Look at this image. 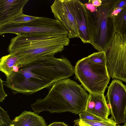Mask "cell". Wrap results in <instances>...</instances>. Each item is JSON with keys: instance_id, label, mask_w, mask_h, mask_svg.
Listing matches in <instances>:
<instances>
[{"instance_id": "obj_4", "label": "cell", "mask_w": 126, "mask_h": 126, "mask_svg": "<svg viewBox=\"0 0 126 126\" xmlns=\"http://www.w3.org/2000/svg\"><path fill=\"white\" fill-rule=\"evenodd\" d=\"M102 4L92 13V38L90 44L98 51H105L116 32L114 19L111 13L115 7V0H102Z\"/></svg>"}, {"instance_id": "obj_9", "label": "cell", "mask_w": 126, "mask_h": 126, "mask_svg": "<svg viewBox=\"0 0 126 126\" xmlns=\"http://www.w3.org/2000/svg\"><path fill=\"white\" fill-rule=\"evenodd\" d=\"M71 12L78 28L79 37L84 43L90 44L92 38V13L79 0H70Z\"/></svg>"}, {"instance_id": "obj_7", "label": "cell", "mask_w": 126, "mask_h": 126, "mask_svg": "<svg viewBox=\"0 0 126 126\" xmlns=\"http://www.w3.org/2000/svg\"><path fill=\"white\" fill-rule=\"evenodd\" d=\"M105 53L110 77L126 83V32L120 35L116 32Z\"/></svg>"}, {"instance_id": "obj_5", "label": "cell", "mask_w": 126, "mask_h": 126, "mask_svg": "<svg viewBox=\"0 0 126 126\" xmlns=\"http://www.w3.org/2000/svg\"><path fill=\"white\" fill-rule=\"evenodd\" d=\"M7 33L31 37L68 35L66 30L59 21L50 18L38 17L25 23L9 22L0 26V35Z\"/></svg>"}, {"instance_id": "obj_1", "label": "cell", "mask_w": 126, "mask_h": 126, "mask_svg": "<svg viewBox=\"0 0 126 126\" xmlns=\"http://www.w3.org/2000/svg\"><path fill=\"white\" fill-rule=\"evenodd\" d=\"M74 72V68L67 59L49 56L19 65L17 71L6 77L3 84L14 94L31 95L68 78Z\"/></svg>"}, {"instance_id": "obj_14", "label": "cell", "mask_w": 126, "mask_h": 126, "mask_svg": "<svg viewBox=\"0 0 126 126\" xmlns=\"http://www.w3.org/2000/svg\"><path fill=\"white\" fill-rule=\"evenodd\" d=\"M0 71L4 73L6 77L10 75L18 64L17 57L10 54L2 57L0 59Z\"/></svg>"}, {"instance_id": "obj_16", "label": "cell", "mask_w": 126, "mask_h": 126, "mask_svg": "<svg viewBox=\"0 0 126 126\" xmlns=\"http://www.w3.org/2000/svg\"><path fill=\"white\" fill-rule=\"evenodd\" d=\"M114 21L117 32L120 35L126 32V5L123 8L118 15L115 17Z\"/></svg>"}, {"instance_id": "obj_10", "label": "cell", "mask_w": 126, "mask_h": 126, "mask_svg": "<svg viewBox=\"0 0 126 126\" xmlns=\"http://www.w3.org/2000/svg\"><path fill=\"white\" fill-rule=\"evenodd\" d=\"M50 7L56 19L59 21L66 30L69 38L79 37L78 28L71 12L70 0H55Z\"/></svg>"}, {"instance_id": "obj_28", "label": "cell", "mask_w": 126, "mask_h": 126, "mask_svg": "<svg viewBox=\"0 0 126 126\" xmlns=\"http://www.w3.org/2000/svg\"><path fill=\"white\" fill-rule=\"evenodd\" d=\"M125 123L126 124V122Z\"/></svg>"}, {"instance_id": "obj_15", "label": "cell", "mask_w": 126, "mask_h": 126, "mask_svg": "<svg viewBox=\"0 0 126 126\" xmlns=\"http://www.w3.org/2000/svg\"><path fill=\"white\" fill-rule=\"evenodd\" d=\"M74 122L75 126H117L111 117L103 121L83 120L78 119L75 120Z\"/></svg>"}, {"instance_id": "obj_3", "label": "cell", "mask_w": 126, "mask_h": 126, "mask_svg": "<svg viewBox=\"0 0 126 126\" xmlns=\"http://www.w3.org/2000/svg\"><path fill=\"white\" fill-rule=\"evenodd\" d=\"M67 35L31 37L17 35L11 40L8 51L18 59L19 65L61 52L69 45Z\"/></svg>"}, {"instance_id": "obj_23", "label": "cell", "mask_w": 126, "mask_h": 126, "mask_svg": "<svg viewBox=\"0 0 126 126\" xmlns=\"http://www.w3.org/2000/svg\"><path fill=\"white\" fill-rule=\"evenodd\" d=\"M47 126H69L64 122H54Z\"/></svg>"}, {"instance_id": "obj_6", "label": "cell", "mask_w": 126, "mask_h": 126, "mask_svg": "<svg viewBox=\"0 0 126 126\" xmlns=\"http://www.w3.org/2000/svg\"><path fill=\"white\" fill-rule=\"evenodd\" d=\"M74 71L76 78L89 93L104 94L110 79L106 65L95 61L89 55L77 62Z\"/></svg>"}, {"instance_id": "obj_24", "label": "cell", "mask_w": 126, "mask_h": 126, "mask_svg": "<svg viewBox=\"0 0 126 126\" xmlns=\"http://www.w3.org/2000/svg\"><path fill=\"white\" fill-rule=\"evenodd\" d=\"M123 8H114L111 13V16L114 17L117 16L121 11Z\"/></svg>"}, {"instance_id": "obj_27", "label": "cell", "mask_w": 126, "mask_h": 126, "mask_svg": "<svg viewBox=\"0 0 126 126\" xmlns=\"http://www.w3.org/2000/svg\"><path fill=\"white\" fill-rule=\"evenodd\" d=\"M125 116L126 118V107L125 110Z\"/></svg>"}, {"instance_id": "obj_11", "label": "cell", "mask_w": 126, "mask_h": 126, "mask_svg": "<svg viewBox=\"0 0 126 126\" xmlns=\"http://www.w3.org/2000/svg\"><path fill=\"white\" fill-rule=\"evenodd\" d=\"M28 0H0V26L10 22L23 13Z\"/></svg>"}, {"instance_id": "obj_21", "label": "cell", "mask_w": 126, "mask_h": 126, "mask_svg": "<svg viewBox=\"0 0 126 126\" xmlns=\"http://www.w3.org/2000/svg\"><path fill=\"white\" fill-rule=\"evenodd\" d=\"M126 5V0H115V8H123Z\"/></svg>"}, {"instance_id": "obj_19", "label": "cell", "mask_w": 126, "mask_h": 126, "mask_svg": "<svg viewBox=\"0 0 126 126\" xmlns=\"http://www.w3.org/2000/svg\"><path fill=\"white\" fill-rule=\"evenodd\" d=\"M79 119L83 120L103 121L106 120L91 113L86 111L79 113Z\"/></svg>"}, {"instance_id": "obj_17", "label": "cell", "mask_w": 126, "mask_h": 126, "mask_svg": "<svg viewBox=\"0 0 126 126\" xmlns=\"http://www.w3.org/2000/svg\"><path fill=\"white\" fill-rule=\"evenodd\" d=\"M0 126H11L13 121L11 120L7 111L0 107Z\"/></svg>"}, {"instance_id": "obj_12", "label": "cell", "mask_w": 126, "mask_h": 126, "mask_svg": "<svg viewBox=\"0 0 126 126\" xmlns=\"http://www.w3.org/2000/svg\"><path fill=\"white\" fill-rule=\"evenodd\" d=\"M85 111L105 120L110 114L104 94L90 93Z\"/></svg>"}, {"instance_id": "obj_13", "label": "cell", "mask_w": 126, "mask_h": 126, "mask_svg": "<svg viewBox=\"0 0 126 126\" xmlns=\"http://www.w3.org/2000/svg\"><path fill=\"white\" fill-rule=\"evenodd\" d=\"M11 126H47L41 116L34 112L25 111L13 120Z\"/></svg>"}, {"instance_id": "obj_26", "label": "cell", "mask_w": 126, "mask_h": 126, "mask_svg": "<svg viewBox=\"0 0 126 126\" xmlns=\"http://www.w3.org/2000/svg\"><path fill=\"white\" fill-rule=\"evenodd\" d=\"M117 126H126V124L125 123V124L123 126H121L119 125H118Z\"/></svg>"}, {"instance_id": "obj_18", "label": "cell", "mask_w": 126, "mask_h": 126, "mask_svg": "<svg viewBox=\"0 0 126 126\" xmlns=\"http://www.w3.org/2000/svg\"><path fill=\"white\" fill-rule=\"evenodd\" d=\"M38 17L25 15L22 13L13 18L9 22L16 23H25L32 21Z\"/></svg>"}, {"instance_id": "obj_22", "label": "cell", "mask_w": 126, "mask_h": 126, "mask_svg": "<svg viewBox=\"0 0 126 126\" xmlns=\"http://www.w3.org/2000/svg\"><path fill=\"white\" fill-rule=\"evenodd\" d=\"M86 8L90 11L91 13L95 12L97 9V7H95L91 3L89 2L84 4Z\"/></svg>"}, {"instance_id": "obj_8", "label": "cell", "mask_w": 126, "mask_h": 126, "mask_svg": "<svg viewBox=\"0 0 126 126\" xmlns=\"http://www.w3.org/2000/svg\"><path fill=\"white\" fill-rule=\"evenodd\" d=\"M107 103L112 118L117 125L126 122V85L119 80L113 79L108 87Z\"/></svg>"}, {"instance_id": "obj_2", "label": "cell", "mask_w": 126, "mask_h": 126, "mask_svg": "<svg viewBox=\"0 0 126 126\" xmlns=\"http://www.w3.org/2000/svg\"><path fill=\"white\" fill-rule=\"evenodd\" d=\"M89 96L76 82L65 79L56 82L45 97L37 99L31 106L38 114L45 111L50 113L70 112L77 114L86 110Z\"/></svg>"}, {"instance_id": "obj_20", "label": "cell", "mask_w": 126, "mask_h": 126, "mask_svg": "<svg viewBox=\"0 0 126 126\" xmlns=\"http://www.w3.org/2000/svg\"><path fill=\"white\" fill-rule=\"evenodd\" d=\"M0 102H2L4 99L7 96V95L4 91L3 89V81L0 78Z\"/></svg>"}, {"instance_id": "obj_25", "label": "cell", "mask_w": 126, "mask_h": 126, "mask_svg": "<svg viewBox=\"0 0 126 126\" xmlns=\"http://www.w3.org/2000/svg\"><path fill=\"white\" fill-rule=\"evenodd\" d=\"M91 1V2L89 0V2L92 3L94 6L96 7L101 6L102 3V1L101 0H92Z\"/></svg>"}]
</instances>
